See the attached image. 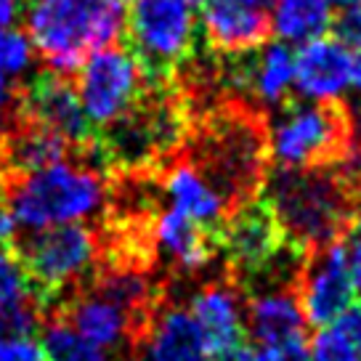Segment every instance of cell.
Segmentation results:
<instances>
[{
	"label": "cell",
	"mask_w": 361,
	"mask_h": 361,
	"mask_svg": "<svg viewBox=\"0 0 361 361\" xmlns=\"http://www.w3.org/2000/svg\"><path fill=\"white\" fill-rule=\"evenodd\" d=\"M245 324L250 335L266 348L284 340L303 338L308 322H305L298 290H269V293H255L247 298Z\"/></svg>",
	"instance_id": "obj_21"
},
{
	"label": "cell",
	"mask_w": 361,
	"mask_h": 361,
	"mask_svg": "<svg viewBox=\"0 0 361 361\" xmlns=\"http://www.w3.org/2000/svg\"><path fill=\"white\" fill-rule=\"evenodd\" d=\"M0 361H48L32 335H0Z\"/></svg>",
	"instance_id": "obj_29"
},
{
	"label": "cell",
	"mask_w": 361,
	"mask_h": 361,
	"mask_svg": "<svg viewBox=\"0 0 361 361\" xmlns=\"http://www.w3.org/2000/svg\"><path fill=\"white\" fill-rule=\"evenodd\" d=\"M0 247H3V245H0Z\"/></svg>",
	"instance_id": "obj_44"
},
{
	"label": "cell",
	"mask_w": 361,
	"mask_h": 361,
	"mask_svg": "<svg viewBox=\"0 0 361 361\" xmlns=\"http://www.w3.org/2000/svg\"><path fill=\"white\" fill-rule=\"evenodd\" d=\"M335 6L329 0H271L269 32L279 43L303 45L316 40L332 27Z\"/></svg>",
	"instance_id": "obj_22"
},
{
	"label": "cell",
	"mask_w": 361,
	"mask_h": 361,
	"mask_svg": "<svg viewBox=\"0 0 361 361\" xmlns=\"http://www.w3.org/2000/svg\"><path fill=\"white\" fill-rule=\"evenodd\" d=\"M353 228H356V237H361V207L353 215Z\"/></svg>",
	"instance_id": "obj_37"
},
{
	"label": "cell",
	"mask_w": 361,
	"mask_h": 361,
	"mask_svg": "<svg viewBox=\"0 0 361 361\" xmlns=\"http://www.w3.org/2000/svg\"><path fill=\"white\" fill-rule=\"evenodd\" d=\"M298 298L305 322L316 327H329L348 311L356 298L348 269V245L335 239L305 255L298 279Z\"/></svg>",
	"instance_id": "obj_10"
},
{
	"label": "cell",
	"mask_w": 361,
	"mask_h": 361,
	"mask_svg": "<svg viewBox=\"0 0 361 361\" xmlns=\"http://www.w3.org/2000/svg\"><path fill=\"white\" fill-rule=\"evenodd\" d=\"M183 3H186V6H204V3H207V0H183Z\"/></svg>",
	"instance_id": "obj_40"
},
{
	"label": "cell",
	"mask_w": 361,
	"mask_h": 361,
	"mask_svg": "<svg viewBox=\"0 0 361 361\" xmlns=\"http://www.w3.org/2000/svg\"><path fill=\"white\" fill-rule=\"evenodd\" d=\"M37 54L24 30H0V88L13 90L32 78Z\"/></svg>",
	"instance_id": "obj_25"
},
{
	"label": "cell",
	"mask_w": 361,
	"mask_h": 361,
	"mask_svg": "<svg viewBox=\"0 0 361 361\" xmlns=\"http://www.w3.org/2000/svg\"><path fill=\"white\" fill-rule=\"evenodd\" d=\"M263 361H311V348L303 343V338L284 340L276 345H266Z\"/></svg>",
	"instance_id": "obj_31"
},
{
	"label": "cell",
	"mask_w": 361,
	"mask_h": 361,
	"mask_svg": "<svg viewBox=\"0 0 361 361\" xmlns=\"http://www.w3.org/2000/svg\"><path fill=\"white\" fill-rule=\"evenodd\" d=\"M24 32L45 67L67 75L120 40L125 11L114 0H27Z\"/></svg>",
	"instance_id": "obj_3"
},
{
	"label": "cell",
	"mask_w": 361,
	"mask_h": 361,
	"mask_svg": "<svg viewBox=\"0 0 361 361\" xmlns=\"http://www.w3.org/2000/svg\"><path fill=\"white\" fill-rule=\"evenodd\" d=\"M348 117L338 106L298 102L274 112L263 141L276 168L305 170L338 162L348 147Z\"/></svg>",
	"instance_id": "obj_5"
},
{
	"label": "cell",
	"mask_w": 361,
	"mask_h": 361,
	"mask_svg": "<svg viewBox=\"0 0 361 361\" xmlns=\"http://www.w3.org/2000/svg\"><path fill=\"white\" fill-rule=\"evenodd\" d=\"M245 3H252V6H260V8H266L269 11L271 0H245Z\"/></svg>",
	"instance_id": "obj_38"
},
{
	"label": "cell",
	"mask_w": 361,
	"mask_h": 361,
	"mask_svg": "<svg viewBox=\"0 0 361 361\" xmlns=\"http://www.w3.org/2000/svg\"><path fill=\"white\" fill-rule=\"evenodd\" d=\"M56 316L102 350H130L135 353L147 329L133 316L93 287H82L56 308Z\"/></svg>",
	"instance_id": "obj_11"
},
{
	"label": "cell",
	"mask_w": 361,
	"mask_h": 361,
	"mask_svg": "<svg viewBox=\"0 0 361 361\" xmlns=\"http://www.w3.org/2000/svg\"><path fill=\"white\" fill-rule=\"evenodd\" d=\"M332 30L335 40H340L345 48L361 51V0L338 8V13L332 16Z\"/></svg>",
	"instance_id": "obj_28"
},
{
	"label": "cell",
	"mask_w": 361,
	"mask_h": 361,
	"mask_svg": "<svg viewBox=\"0 0 361 361\" xmlns=\"http://www.w3.org/2000/svg\"><path fill=\"white\" fill-rule=\"evenodd\" d=\"M350 197L338 173L324 168H276L263 180V200L282 237L311 252L340 237L350 218Z\"/></svg>",
	"instance_id": "obj_2"
},
{
	"label": "cell",
	"mask_w": 361,
	"mask_h": 361,
	"mask_svg": "<svg viewBox=\"0 0 361 361\" xmlns=\"http://www.w3.org/2000/svg\"><path fill=\"white\" fill-rule=\"evenodd\" d=\"M32 282L43 311L59 308L67 298L88 287L102 263V237L85 224L32 231L22 245H13Z\"/></svg>",
	"instance_id": "obj_4"
},
{
	"label": "cell",
	"mask_w": 361,
	"mask_h": 361,
	"mask_svg": "<svg viewBox=\"0 0 361 361\" xmlns=\"http://www.w3.org/2000/svg\"><path fill=\"white\" fill-rule=\"evenodd\" d=\"M359 350H361V345H359Z\"/></svg>",
	"instance_id": "obj_43"
},
{
	"label": "cell",
	"mask_w": 361,
	"mask_h": 361,
	"mask_svg": "<svg viewBox=\"0 0 361 361\" xmlns=\"http://www.w3.org/2000/svg\"><path fill=\"white\" fill-rule=\"evenodd\" d=\"M200 27L215 51L242 56L266 43L269 11L245 0H207Z\"/></svg>",
	"instance_id": "obj_16"
},
{
	"label": "cell",
	"mask_w": 361,
	"mask_h": 361,
	"mask_svg": "<svg viewBox=\"0 0 361 361\" xmlns=\"http://www.w3.org/2000/svg\"><path fill=\"white\" fill-rule=\"evenodd\" d=\"M332 6H338V8H343V6H348V3H356V0H329Z\"/></svg>",
	"instance_id": "obj_39"
},
{
	"label": "cell",
	"mask_w": 361,
	"mask_h": 361,
	"mask_svg": "<svg viewBox=\"0 0 361 361\" xmlns=\"http://www.w3.org/2000/svg\"><path fill=\"white\" fill-rule=\"evenodd\" d=\"M13 125H16V99H13V90L0 88V144L13 130Z\"/></svg>",
	"instance_id": "obj_32"
},
{
	"label": "cell",
	"mask_w": 361,
	"mask_h": 361,
	"mask_svg": "<svg viewBox=\"0 0 361 361\" xmlns=\"http://www.w3.org/2000/svg\"><path fill=\"white\" fill-rule=\"evenodd\" d=\"M215 242L218 255H224L228 266V279L247 293L282 250L284 237L266 204L245 202L226 215Z\"/></svg>",
	"instance_id": "obj_9"
},
{
	"label": "cell",
	"mask_w": 361,
	"mask_h": 361,
	"mask_svg": "<svg viewBox=\"0 0 361 361\" xmlns=\"http://www.w3.org/2000/svg\"><path fill=\"white\" fill-rule=\"evenodd\" d=\"M114 3H120V6H123V3H128V0H114Z\"/></svg>",
	"instance_id": "obj_41"
},
{
	"label": "cell",
	"mask_w": 361,
	"mask_h": 361,
	"mask_svg": "<svg viewBox=\"0 0 361 361\" xmlns=\"http://www.w3.org/2000/svg\"><path fill=\"white\" fill-rule=\"evenodd\" d=\"M348 269L350 282H353V293L361 298V237H356L348 245Z\"/></svg>",
	"instance_id": "obj_33"
},
{
	"label": "cell",
	"mask_w": 361,
	"mask_h": 361,
	"mask_svg": "<svg viewBox=\"0 0 361 361\" xmlns=\"http://www.w3.org/2000/svg\"><path fill=\"white\" fill-rule=\"evenodd\" d=\"M162 194L170 202V210L192 218L194 224L204 226L207 231H218L226 215L231 213V204L224 197V192L192 159L173 162L162 176Z\"/></svg>",
	"instance_id": "obj_18"
},
{
	"label": "cell",
	"mask_w": 361,
	"mask_h": 361,
	"mask_svg": "<svg viewBox=\"0 0 361 361\" xmlns=\"http://www.w3.org/2000/svg\"><path fill=\"white\" fill-rule=\"evenodd\" d=\"M69 144L40 125L27 123L24 128H13L3 141V168L11 176H24L40 170L56 159L67 157Z\"/></svg>",
	"instance_id": "obj_23"
},
{
	"label": "cell",
	"mask_w": 361,
	"mask_h": 361,
	"mask_svg": "<svg viewBox=\"0 0 361 361\" xmlns=\"http://www.w3.org/2000/svg\"><path fill=\"white\" fill-rule=\"evenodd\" d=\"M189 314L210 353L234 348L245 340V300L242 290L231 279L210 282L197 290L189 303Z\"/></svg>",
	"instance_id": "obj_15"
},
{
	"label": "cell",
	"mask_w": 361,
	"mask_h": 361,
	"mask_svg": "<svg viewBox=\"0 0 361 361\" xmlns=\"http://www.w3.org/2000/svg\"><path fill=\"white\" fill-rule=\"evenodd\" d=\"M22 303H37L32 282H30L13 247H3L0 250V308H11V305Z\"/></svg>",
	"instance_id": "obj_26"
},
{
	"label": "cell",
	"mask_w": 361,
	"mask_h": 361,
	"mask_svg": "<svg viewBox=\"0 0 361 361\" xmlns=\"http://www.w3.org/2000/svg\"><path fill=\"white\" fill-rule=\"evenodd\" d=\"M109 183L96 165L61 157L40 170L13 176L6 189V210L16 228L43 231L56 226L85 224L104 213Z\"/></svg>",
	"instance_id": "obj_1"
},
{
	"label": "cell",
	"mask_w": 361,
	"mask_h": 361,
	"mask_svg": "<svg viewBox=\"0 0 361 361\" xmlns=\"http://www.w3.org/2000/svg\"><path fill=\"white\" fill-rule=\"evenodd\" d=\"M125 361H128V359H125ZM130 361H141V359H130Z\"/></svg>",
	"instance_id": "obj_42"
},
{
	"label": "cell",
	"mask_w": 361,
	"mask_h": 361,
	"mask_svg": "<svg viewBox=\"0 0 361 361\" xmlns=\"http://www.w3.org/2000/svg\"><path fill=\"white\" fill-rule=\"evenodd\" d=\"M141 345H144L141 361H210V350L204 345L192 314L180 305L159 308Z\"/></svg>",
	"instance_id": "obj_20"
},
{
	"label": "cell",
	"mask_w": 361,
	"mask_h": 361,
	"mask_svg": "<svg viewBox=\"0 0 361 361\" xmlns=\"http://www.w3.org/2000/svg\"><path fill=\"white\" fill-rule=\"evenodd\" d=\"M234 85L263 109H279L295 93V51L287 43H263L234 64Z\"/></svg>",
	"instance_id": "obj_14"
},
{
	"label": "cell",
	"mask_w": 361,
	"mask_h": 361,
	"mask_svg": "<svg viewBox=\"0 0 361 361\" xmlns=\"http://www.w3.org/2000/svg\"><path fill=\"white\" fill-rule=\"evenodd\" d=\"M149 237L154 252H162L170 260V266L183 274H197L218 258L215 234L170 207L152 218Z\"/></svg>",
	"instance_id": "obj_19"
},
{
	"label": "cell",
	"mask_w": 361,
	"mask_h": 361,
	"mask_svg": "<svg viewBox=\"0 0 361 361\" xmlns=\"http://www.w3.org/2000/svg\"><path fill=\"white\" fill-rule=\"evenodd\" d=\"M311 361H361L359 343L338 324L322 327L311 345Z\"/></svg>",
	"instance_id": "obj_27"
},
{
	"label": "cell",
	"mask_w": 361,
	"mask_h": 361,
	"mask_svg": "<svg viewBox=\"0 0 361 361\" xmlns=\"http://www.w3.org/2000/svg\"><path fill=\"white\" fill-rule=\"evenodd\" d=\"M125 30L147 72H162L192 54L200 22L183 0H133Z\"/></svg>",
	"instance_id": "obj_8"
},
{
	"label": "cell",
	"mask_w": 361,
	"mask_h": 361,
	"mask_svg": "<svg viewBox=\"0 0 361 361\" xmlns=\"http://www.w3.org/2000/svg\"><path fill=\"white\" fill-rule=\"evenodd\" d=\"M178 120L170 109H149V112H130L120 123L106 128V157L117 168L135 170L149 165L152 159L168 152L178 138Z\"/></svg>",
	"instance_id": "obj_13"
},
{
	"label": "cell",
	"mask_w": 361,
	"mask_h": 361,
	"mask_svg": "<svg viewBox=\"0 0 361 361\" xmlns=\"http://www.w3.org/2000/svg\"><path fill=\"white\" fill-rule=\"evenodd\" d=\"M213 361H263V353H258V350L245 345V343H239L234 348H226L221 353H215Z\"/></svg>",
	"instance_id": "obj_34"
},
{
	"label": "cell",
	"mask_w": 361,
	"mask_h": 361,
	"mask_svg": "<svg viewBox=\"0 0 361 361\" xmlns=\"http://www.w3.org/2000/svg\"><path fill=\"white\" fill-rule=\"evenodd\" d=\"M340 180L350 194H361V141H353L340 154Z\"/></svg>",
	"instance_id": "obj_30"
},
{
	"label": "cell",
	"mask_w": 361,
	"mask_h": 361,
	"mask_svg": "<svg viewBox=\"0 0 361 361\" xmlns=\"http://www.w3.org/2000/svg\"><path fill=\"white\" fill-rule=\"evenodd\" d=\"M266 141L250 120L226 117L204 130L192 162L224 192L231 210L250 202L263 183Z\"/></svg>",
	"instance_id": "obj_6"
},
{
	"label": "cell",
	"mask_w": 361,
	"mask_h": 361,
	"mask_svg": "<svg viewBox=\"0 0 361 361\" xmlns=\"http://www.w3.org/2000/svg\"><path fill=\"white\" fill-rule=\"evenodd\" d=\"M350 93L356 96V114H353V117H361V56H356V61H353V82H350Z\"/></svg>",
	"instance_id": "obj_36"
},
{
	"label": "cell",
	"mask_w": 361,
	"mask_h": 361,
	"mask_svg": "<svg viewBox=\"0 0 361 361\" xmlns=\"http://www.w3.org/2000/svg\"><path fill=\"white\" fill-rule=\"evenodd\" d=\"M40 345H43L48 361H109V356L102 348L88 343L59 316L45 319Z\"/></svg>",
	"instance_id": "obj_24"
},
{
	"label": "cell",
	"mask_w": 361,
	"mask_h": 361,
	"mask_svg": "<svg viewBox=\"0 0 361 361\" xmlns=\"http://www.w3.org/2000/svg\"><path fill=\"white\" fill-rule=\"evenodd\" d=\"M19 13H22V0H0V30L13 27Z\"/></svg>",
	"instance_id": "obj_35"
},
{
	"label": "cell",
	"mask_w": 361,
	"mask_h": 361,
	"mask_svg": "<svg viewBox=\"0 0 361 361\" xmlns=\"http://www.w3.org/2000/svg\"><path fill=\"white\" fill-rule=\"evenodd\" d=\"M75 72V93L90 128H112L120 123L135 109L147 85V67L130 48L117 43L90 54Z\"/></svg>",
	"instance_id": "obj_7"
},
{
	"label": "cell",
	"mask_w": 361,
	"mask_h": 361,
	"mask_svg": "<svg viewBox=\"0 0 361 361\" xmlns=\"http://www.w3.org/2000/svg\"><path fill=\"white\" fill-rule=\"evenodd\" d=\"M24 112L32 125L51 130L67 144H85L88 141V117L80 106L75 85H69L61 75L35 80L27 90V99H24Z\"/></svg>",
	"instance_id": "obj_17"
},
{
	"label": "cell",
	"mask_w": 361,
	"mask_h": 361,
	"mask_svg": "<svg viewBox=\"0 0 361 361\" xmlns=\"http://www.w3.org/2000/svg\"><path fill=\"white\" fill-rule=\"evenodd\" d=\"M353 51L335 37H316L295 51V93L300 102L338 106L350 93Z\"/></svg>",
	"instance_id": "obj_12"
}]
</instances>
